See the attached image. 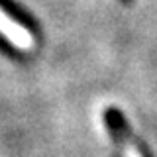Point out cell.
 <instances>
[{
	"label": "cell",
	"mask_w": 157,
	"mask_h": 157,
	"mask_svg": "<svg viewBox=\"0 0 157 157\" xmlns=\"http://www.w3.org/2000/svg\"><path fill=\"white\" fill-rule=\"evenodd\" d=\"M0 36H4L14 47L22 49V51H29L36 45V39L29 33V29L24 28L16 20H12L2 8H0Z\"/></svg>",
	"instance_id": "1"
},
{
	"label": "cell",
	"mask_w": 157,
	"mask_h": 157,
	"mask_svg": "<svg viewBox=\"0 0 157 157\" xmlns=\"http://www.w3.org/2000/svg\"><path fill=\"white\" fill-rule=\"evenodd\" d=\"M124 157H144V155L140 153V149L134 144H126L124 145Z\"/></svg>",
	"instance_id": "2"
}]
</instances>
